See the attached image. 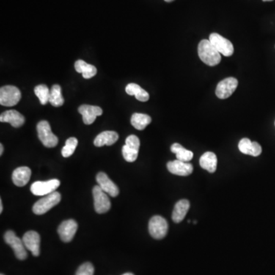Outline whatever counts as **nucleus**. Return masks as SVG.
Segmentation results:
<instances>
[{"instance_id":"obj_8","label":"nucleus","mask_w":275,"mask_h":275,"mask_svg":"<svg viewBox=\"0 0 275 275\" xmlns=\"http://www.w3.org/2000/svg\"><path fill=\"white\" fill-rule=\"evenodd\" d=\"M61 182L58 179L47 181H36L31 186V191L34 196H47L54 193L59 188Z\"/></svg>"},{"instance_id":"obj_22","label":"nucleus","mask_w":275,"mask_h":275,"mask_svg":"<svg viewBox=\"0 0 275 275\" xmlns=\"http://www.w3.org/2000/svg\"><path fill=\"white\" fill-rule=\"evenodd\" d=\"M75 70L78 73L82 74L83 78L90 79L96 76L97 73V68L92 64H87L82 60H78L75 62Z\"/></svg>"},{"instance_id":"obj_29","label":"nucleus","mask_w":275,"mask_h":275,"mask_svg":"<svg viewBox=\"0 0 275 275\" xmlns=\"http://www.w3.org/2000/svg\"><path fill=\"white\" fill-rule=\"evenodd\" d=\"M122 152L123 158L128 162H134L137 159L138 151L135 150V149H132V148H130L125 144L122 147Z\"/></svg>"},{"instance_id":"obj_32","label":"nucleus","mask_w":275,"mask_h":275,"mask_svg":"<svg viewBox=\"0 0 275 275\" xmlns=\"http://www.w3.org/2000/svg\"><path fill=\"white\" fill-rule=\"evenodd\" d=\"M3 151H4V148H3V144H0V155H3Z\"/></svg>"},{"instance_id":"obj_30","label":"nucleus","mask_w":275,"mask_h":275,"mask_svg":"<svg viewBox=\"0 0 275 275\" xmlns=\"http://www.w3.org/2000/svg\"><path fill=\"white\" fill-rule=\"evenodd\" d=\"M94 268L92 264L86 262L78 268L76 275H94Z\"/></svg>"},{"instance_id":"obj_6","label":"nucleus","mask_w":275,"mask_h":275,"mask_svg":"<svg viewBox=\"0 0 275 275\" xmlns=\"http://www.w3.org/2000/svg\"><path fill=\"white\" fill-rule=\"evenodd\" d=\"M149 233L154 239L162 240L168 233V222L162 216H153L149 221Z\"/></svg>"},{"instance_id":"obj_15","label":"nucleus","mask_w":275,"mask_h":275,"mask_svg":"<svg viewBox=\"0 0 275 275\" xmlns=\"http://www.w3.org/2000/svg\"><path fill=\"white\" fill-rule=\"evenodd\" d=\"M97 181L99 186L105 193L113 197H116L119 195V190L118 187L112 181L105 173L100 172L97 175Z\"/></svg>"},{"instance_id":"obj_36","label":"nucleus","mask_w":275,"mask_h":275,"mask_svg":"<svg viewBox=\"0 0 275 275\" xmlns=\"http://www.w3.org/2000/svg\"><path fill=\"white\" fill-rule=\"evenodd\" d=\"M262 1H264V2H271V1H273V0H262Z\"/></svg>"},{"instance_id":"obj_4","label":"nucleus","mask_w":275,"mask_h":275,"mask_svg":"<svg viewBox=\"0 0 275 275\" xmlns=\"http://www.w3.org/2000/svg\"><path fill=\"white\" fill-rule=\"evenodd\" d=\"M22 94L15 86H2L0 89V104L4 106H14L21 100Z\"/></svg>"},{"instance_id":"obj_1","label":"nucleus","mask_w":275,"mask_h":275,"mask_svg":"<svg viewBox=\"0 0 275 275\" xmlns=\"http://www.w3.org/2000/svg\"><path fill=\"white\" fill-rule=\"evenodd\" d=\"M198 55L204 64L210 67L217 65L221 61V54L207 39L201 41L198 45Z\"/></svg>"},{"instance_id":"obj_19","label":"nucleus","mask_w":275,"mask_h":275,"mask_svg":"<svg viewBox=\"0 0 275 275\" xmlns=\"http://www.w3.org/2000/svg\"><path fill=\"white\" fill-rule=\"evenodd\" d=\"M190 204L188 199H181L179 200L174 206L172 213V219L174 223H179L183 221L186 216L187 213L189 211Z\"/></svg>"},{"instance_id":"obj_27","label":"nucleus","mask_w":275,"mask_h":275,"mask_svg":"<svg viewBox=\"0 0 275 275\" xmlns=\"http://www.w3.org/2000/svg\"><path fill=\"white\" fill-rule=\"evenodd\" d=\"M34 92L42 105H46L47 103H49L51 90H49L46 85H38L34 88Z\"/></svg>"},{"instance_id":"obj_17","label":"nucleus","mask_w":275,"mask_h":275,"mask_svg":"<svg viewBox=\"0 0 275 275\" xmlns=\"http://www.w3.org/2000/svg\"><path fill=\"white\" fill-rule=\"evenodd\" d=\"M0 122L11 124L14 128H20L25 123V117L16 110H8L2 113Z\"/></svg>"},{"instance_id":"obj_24","label":"nucleus","mask_w":275,"mask_h":275,"mask_svg":"<svg viewBox=\"0 0 275 275\" xmlns=\"http://www.w3.org/2000/svg\"><path fill=\"white\" fill-rule=\"evenodd\" d=\"M171 151L172 153L175 154L177 159L184 162H189L192 160L193 153L191 151L185 149L181 144L174 143L171 145Z\"/></svg>"},{"instance_id":"obj_14","label":"nucleus","mask_w":275,"mask_h":275,"mask_svg":"<svg viewBox=\"0 0 275 275\" xmlns=\"http://www.w3.org/2000/svg\"><path fill=\"white\" fill-rule=\"evenodd\" d=\"M78 112L82 115L83 122L86 125L94 123L97 116L103 114V109L101 108L90 105H82L80 106Z\"/></svg>"},{"instance_id":"obj_12","label":"nucleus","mask_w":275,"mask_h":275,"mask_svg":"<svg viewBox=\"0 0 275 275\" xmlns=\"http://www.w3.org/2000/svg\"><path fill=\"white\" fill-rule=\"evenodd\" d=\"M23 243L26 249L31 251L33 255L38 257L40 254L41 237L35 231L26 232L23 238Z\"/></svg>"},{"instance_id":"obj_20","label":"nucleus","mask_w":275,"mask_h":275,"mask_svg":"<svg viewBox=\"0 0 275 275\" xmlns=\"http://www.w3.org/2000/svg\"><path fill=\"white\" fill-rule=\"evenodd\" d=\"M119 139V135L113 131H106L100 133L94 139V145L102 147L104 145H113Z\"/></svg>"},{"instance_id":"obj_23","label":"nucleus","mask_w":275,"mask_h":275,"mask_svg":"<svg viewBox=\"0 0 275 275\" xmlns=\"http://www.w3.org/2000/svg\"><path fill=\"white\" fill-rule=\"evenodd\" d=\"M125 92L130 96H135L138 101L147 102L149 100V94L147 91L136 83H130L125 87Z\"/></svg>"},{"instance_id":"obj_7","label":"nucleus","mask_w":275,"mask_h":275,"mask_svg":"<svg viewBox=\"0 0 275 275\" xmlns=\"http://www.w3.org/2000/svg\"><path fill=\"white\" fill-rule=\"evenodd\" d=\"M94 195V208L99 214L106 213L110 210L111 203L107 193H105L99 185L95 186L93 190Z\"/></svg>"},{"instance_id":"obj_16","label":"nucleus","mask_w":275,"mask_h":275,"mask_svg":"<svg viewBox=\"0 0 275 275\" xmlns=\"http://www.w3.org/2000/svg\"><path fill=\"white\" fill-rule=\"evenodd\" d=\"M239 149L242 153L254 157L259 156L262 152V146L259 143L251 141L246 138L240 140L239 143Z\"/></svg>"},{"instance_id":"obj_28","label":"nucleus","mask_w":275,"mask_h":275,"mask_svg":"<svg viewBox=\"0 0 275 275\" xmlns=\"http://www.w3.org/2000/svg\"><path fill=\"white\" fill-rule=\"evenodd\" d=\"M78 144V141L76 138H70L66 141L65 145L63 147L61 154L62 156L64 158H68L73 155L74 152H75L77 146Z\"/></svg>"},{"instance_id":"obj_26","label":"nucleus","mask_w":275,"mask_h":275,"mask_svg":"<svg viewBox=\"0 0 275 275\" xmlns=\"http://www.w3.org/2000/svg\"><path fill=\"white\" fill-rule=\"evenodd\" d=\"M49 103L54 107H60L64 103V99L61 93V88L59 85L55 84L51 89Z\"/></svg>"},{"instance_id":"obj_33","label":"nucleus","mask_w":275,"mask_h":275,"mask_svg":"<svg viewBox=\"0 0 275 275\" xmlns=\"http://www.w3.org/2000/svg\"><path fill=\"white\" fill-rule=\"evenodd\" d=\"M3 202H2V199H0V213H3Z\"/></svg>"},{"instance_id":"obj_31","label":"nucleus","mask_w":275,"mask_h":275,"mask_svg":"<svg viewBox=\"0 0 275 275\" xmlns=\"http://www.w3.org/2000/svg\"><path fill=\"white\" fill-rule=\"evenodd\" d=\"M125 145L129 146L132 149H135V150L139 151L140 147V140L137 136L135 135H131V136H128L126 139H125Z\"/></svg>"},{"instance_id":"obj_11","label":"nucleus","mask_w":275,"mask_h":275,"mask_svg":"<svg viewBox=\"0 0 275 275\" xmlns=\"http://www.w3.org/2000/svg\"><path fill=\"white\" fill-rule=\"evenodd\" d=\"M78 229V225L77 222L74 219H68L63 222L60 225L58 232L63 242L69 243L73 240Z\"/></svg>"},{"instance_id":"obj_9","label":"nucleus","mask_w":275,"mask_h":275,"mask_svg":"<svg viewBox=\"0 0 275 275\" xmlns=\"http://www.w3.org/2000/svg\"><path fill=\"white\" fill-rule=\"evenodd\" d=\"M209 40L220 54L224 55L225 57H230L233 54L234 47L232 42L218 33H212Z\"/></svg>"},{"instance_id":"obj_5","label":"nucleus","mask_w":275,"mask_h":275,"mask_svg":"<svg viewBox=\"0 0 275 275\" xmlns=\"http://www.w3.org/2000/svg\"><path fill=\"white\" fill-rule=\"evenodd\" d=\"M5 242L13 249L15 257L20 260H25L27 258V251L23 240L19 238L13 231H7L4 235Z\"/></svg>"},{"instance_id":"obj_13","label":"nucleus","mask_w":275,"mask_h":275,"mask_svg":"<svg viewBox=\"0 0 275 275\" xmlns=\"http://www.w3.org/2000/svg\"><path fill=\"white\" fill-rule=\"evenodd\" d=\"M167 168L171 174H175L181 177H187L191 175L193 171V165L189 162L175 160V161H169L167 164Z\"/></svg>"},{"instance_id":"obj_35","label":"nucleus","mask_w":275,"mask_h":275,"mask_svg":"<svg viewBox=\"0 0 275 275\" xmlns=\"http://www.w3.org/2000/svg\"><path fill=\"white\" fill-rule=\"evenodd\" d=\"M122 275H134V274H132V273H125V274H123Z\"/></svg>"},{"instance_id":"obj_37","label":"nucleus","mask_w":275,"mask_h":275,"mask_svg":"<svg viewBox=\"0 0 275 275\" xmlns=\"http://www.w3.org/2000/svg\"><path fill=\"white\" fill-rule=\"evenodd\" d=\"M1 275H3V274H2Z\"/></svg>"},{"instance_id":"obj_18","label":"nucleus","mask_w":275,"mask_h":275,"mask_svg":"<svg viewBox=\"0 0 275 275\" xmlns=\"http://www.w3.org/2000/svg\"><path fill=\"white\" fill-rule=\"evenodd\" d=\"M31 169L28 167H20L12 173V179L14 185L18 187L26 186L31 177Z\"/></svg>"},{"instance_id":"obj_10","label":"nucleus","mask_w":275,"mask_h":275,"mask_svg":"<svg viewBox=\"0 0 275 275\" xmlns=\"http://www.w3.org/2000/svg\"><path fill=\"white\" fill-rule=\"evenodd\" d=\"M238 84V81L234 78H228L223 80L216 86V97L221 100L229 98L235 92Z\"/></svg>"},{"instance_id":"obj_3","label":"nucleus","mask_w":275,"mask_h":275,"mask_svg":"<svg viewBox=\"0 0 275 275\" xmlns=\"http://www.w3.org/2000/svg\"><path fill=\"white\" fill-rule=\"evenodd\" d=\"M38 136L45 147L54 148L58 144V138L51 131L48 121H41L37 125Z\"/></svg>"},{"instance_id":"obj_21","label":"nucleus","mask_w":275,"mask_h":275,"mask_svg":"<svg viewBox=\"0 0 275 275\" xmlns=\"http://www.w3.org/2000/svg\"><path fill=\"white\" fill-rule=\"evenodd\" d=\"M199 165L209 172L214 173L217 168V157L213 152H206L199 158Z\"/></svg>"},{"instance_id":"obj_34","label":"nucleus","mask_w":275,"mask_h":275,"mask_svg":"<svg viewBox=\"0 0 275 275\" xmlns=\"http://www.w3.org/2000/svg\"><path fill=\"white\" fill-rule=\"evenodd\" d=\"M167 3H171V2L174 1V0H164Z\"/></svg>"},{"instance_id":"obj_25","label":"nucleus","mask_w":275,"mask_h":275,"mask_svg":"<svg viewBox=\"0 0 275 275\" xmlns=\"http://www.w3.org/2000/svg\"><path fill=\"white\" fill-rule=\"evenodd\" d=\"M152 122V118L149 115L134 113L132 116L131 124L138 130H144Z\"/></svg>"},{"instance_id":"obj_2","label":"nucleus","mask_w":275,"mask_h":275,"mask_svg":"<svg viewBox=\"0 0 275 275\" xmlns=\"http://www.w3.org/2000/svg\"><path fill=\"white\" fill-rule=\"evenodd\" d=\"M61 199V193L56 192L50 193L42 198L33 206L32 211L36 215H43L58 205Z\"/></svg>"}]
</instances>
